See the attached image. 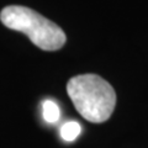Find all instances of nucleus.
<instances>
[{
  "instance_id": "obj_1",
  "label": "nucleus",
  "mask_w": 148,
  "mask_h": 148,
  "mask_svg": "<svg viewBox=\"0 0 148 148\" xmlns=\"http://www.w3.org/2000/svg\"><path fill=\"white\" fill-rule=\"evenodd\" d=\"M67 92L77 111L92 123L109 120L116 105V92L96 74H80L69 79Z\"/></svg>"
},
{
  "instance_id": "obj_4",
  "label": "nucleus",
  "mask_w": 148,
  "mask_h": 148,
  "mask_svg": "<svg viewBox=\"0 0 148 148\" xmlns=\"http://www.w3.org/2000/svg\"><path fill=\"white\" fill-rule=\"evenodd\" d=\"M82 126L80 123H78L75 121H69L62 125L61 130H59V135L67 142H73L75 138L80 135Z\"/></svg>"
},
{
  "instance_id": "obj_2",
  "label": "nucleus",
  "mask_w": 148,
  "mask_h": 148,
  "mask_svg": "<svg viewBox=\"0 0 148 148\" xmlns=\"http://www.w3.org/2000/svg\"><path fill=\"white\" fill-rule=\"evenodd\" d=\"M0 21L8 29L25 34L32 43L43 51H57L66 43V34L61 27L26 6L4 8Z\"/></svg>"
},
{
  "instance_id": "obj_3",
  "label": "nucleus",
  "mask_w": 148,
  "mask_h": 148,
  "mask_svg": "<svg viewBox=\"0 0 148 148\" xmlns=\"http://www.w3.org/2000/svg\"><path fill=\"white\" fill-rule=\"evenodd\" d=\"M42 115L48 123H56L61 117V110L53 100L48 99L42 103Z\"/></svg>"
}]
</instances>
